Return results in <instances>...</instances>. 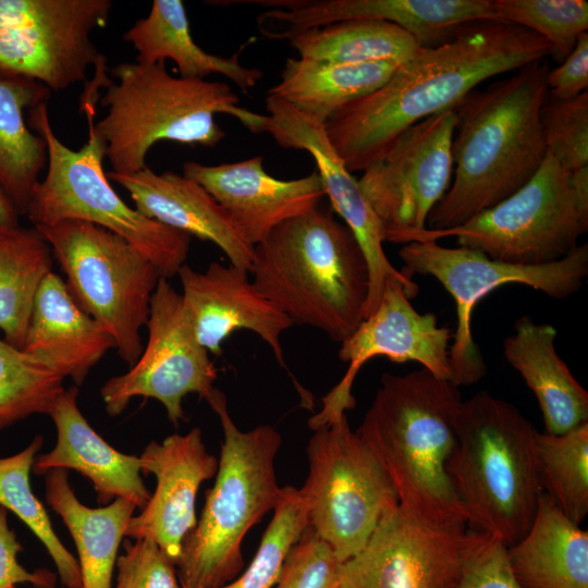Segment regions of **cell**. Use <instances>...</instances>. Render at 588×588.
Masks as SVG:
<instances>
[{
    "instance_id": "obj_1",
    "label": "cell",
    "mask_w": 588,
    "mask_h": 588,
    "mask_svg": "<svg viewBox=\"0 0 588 588\" xmlns=\"http://www.w3.org/2000/svg\"><path fill=\"white\" fill-rule=\"evenodd\" d=\"M551 53L546 39L518 25L469 23L420 48L383 85L335 112L324 123L327 137L351 173L364 171L405 131L455 109L480 83Z\"/></svg>"
},
{
    "instance_id": "obj_2",
    "label": "cell",
    "mask_w": 588,
    "mask_h": 588,
    "mask_svg": "<svg viewBox=\"0 0 588 588\" xmlns=\"http://www.w3.org/2000/svg\"><path fill=\"white\" fill-rule=\"evenodd\" d=\"M549 66L529 63L456 108L451 185L434 206L427 229L464 224L523 187L547 155L541 109Z\"/></svg>"
},
{
    "instance_id": "obj_3",
    "label": "cell",
    "mask_w": 588,
    "mask_h": 588,
    "mask_svg": "<svg viewBox=\"0 0 588 588\" xmlns=\"http://www.w3.org/2000/svg\"><path fill=\"white\" fill-rule=\"evenodd\" d=\"M462 401L458 387L425 368L383 373L355 431L388 474L399 505L437 525L468 524L445 469Z\"/></svg>"
},
{
    "instance_id": "obj_4",
    "label": "cell",
    "mask_w": 588,
    "mask_h": 588,
    "mask_svg": "<svg viewBox=\"0 0 588 588\" xmlns=\"http://www.w3.org/2000/svg\"><path fill=\"white\" fill-rule=\"evenodd\" d=\"M256 289L293 324L346 340L365 318L369 268L350 228L321 208L275 226L254 246Z\"/></svg>"
},
{
    "instance_id": "obj_5",
    "label": "cell",
    "mask_w": 588,
    "mask_h": 588,
    "mask_svg": "<svg viewBox=\"0 0 588 588\" xmlns=\"http://www.w3.org/2000/svg\"><path fill=\"white\" fill-rule=\"evenodd\" d=\"M446 474L468 524L502 540H520L540 493L536 429L511 403L480 392L463 400Z\"/></svg>"
},
{
    "instance_id": "obj_6",
    "label": "cell",
    "mask_w": 588,
    "mask_h": 588,
    "mask_svg": "<svg viewBox=\"0 0 588 588\" xmlns=\"http://www.w3.org/2000/svg\"><path fill=\"white\" fill-rule=\"evenodd\" d=\"M99 105L107 114L95 122L105 143L111 172L143 170L149 149L160 140L183 145L217 146L225 132L216 114L225 113L243 125L253 111L223 82L171 75L164 62H122L109 70Z\"/></svg>"
},
{
    "instance_id": "obj_7",
    "label": "cell",
    "mask_w": 588,
    "mask_h": 588,
    "mask_svg": "<svg viewBox=\"0 0 588 588\" xmlns=\"http://www.w3.org/2000/svg\"><path fill=\"white\" fill-rule=\"evenodd\" d=\"M105 76L96 72L81 99L88 138L78 150L56 135L47 102L28 112V125L47 144L48 170L32 192L26 217L34 226L81 220L105 228L134 245L159 270L162 278L177 275L187 259L192 236L169 228L130 207L109 183L103 170L105 143L95 128V105Z\"/></svg>"
},
{
    "instance_id": "obj_8",
    "label": "cell",
    "mask_w": 588,
    "mask_h": 588,
    "mask_svg": "<svg viewBox=\"0 0 588 588\" xmlns=\"http://www.w3.org/2000/svg\"><path fill=\"white\" fill-rule=\"evenodd\" d=\"M206 401L220 419L223 440L215 485L175 564L184 588H215L238 576L243 540L273 510L281 490L274 469L281 436L275 428L240 430L224 393L216 388Z\"/></svg>"
},
{
    "instance_id": "obj_9",
    "label": "cell",
    "mask_w": 588,
    "mask_h": 588,
    "mask_svg": "<svg viewBox=\"0 0 588 588\" xmlns=\"http://www.w3.org/2000/svg\"><path fill=\"white\" fill-rule=\"evenodd\" d=\"M66 275L79 307L114 340L119 356L132 367L144 345L150 301L161 274L122 236L81 220L34 226Z\"/></svg>"
},
{
    "instance_id": "obj_10",
    "label": "cell",
    "mask_w": 588,
    "mask_h": 588,
    "mask_svg": "<svg viewBox=\"0 0 588 588\" xmlns=\"http://www.w3.org/2000/svg\"><path fill=\"white\" fill-rule=\"evenodd\" d=\"M587 230L588 210L574 196L569 172L547 151L537 173L510 197L462 225L425 229L408 243L455 236L458 246L492 259L541 266L571 254Z\"/></svg>"
},
{
    "instance_id": "obj_11",
    "label": "cell",
    "mask_w": 588,
    "mask_h": 588,
    "mask_svg": "<svg viewBox=\"0 0 588 588\" xmlns=\"http://www.w3.org/2000/svg\"><path fill=\"white\" fill-rule=\"evenodd\" d=\"M314 431L307 445L308 475L299 491L308 526L343 563L365 547L399 499L376 455L351 429L346 414Z\"/></svg>"
},
{
    "instance_id": "obj_12",
    "label": "cell",
    "mask_w": 588,
    "mask_h": 588,
    "mask_svg": "<svg viewBox=\"0 0 588 588\" xmlns=\"http://www.w3.org/2000/svg\"><path fill=\"white\" fill-rule=\"evenodd\" d=\"M405 275L414 273L438 280L456 305V329L450 346L452 383L478 382L487 372L474 341L471 316L476 304L495 289L522 284L561 299L577 293L588 275V245H578L566 257L541 266L503 262L480 250L444 247L436 241L411 242L399 252Z\"/></svg>"
},
{
    "instance_id": "obj_13",
    "label": "cell",
    "mask_w": 588,
    "mask_h": 588,
    "mask_svg": "<svg viewBox=\"0 0 588 588\" xmlns=\"http://www.w3.org/2000/svg\"><path fill=\"white\" fill-rule=\"evenodd\" d=\"M110 0H0V76L61 91L85 82L106 57L91 33L110 19Z\"/></svg>"
},
{
    "instance_id": "obj_14",
    "label": "cell",
    "mask_w": 588,
    "mask_h": 588,
    "mask_svg": "<svg viewBox=\"0 0 588 588\" xmlns=\"http://www.w3.org/2000/svg\"><path fill=\"white\" fill-rule=\"evenodd\" d=\"M455 109L431 115L405 131L358 180L381 228L383 242L406 244L427 220L453 176Z\"/></svg>"
},
{
    "instance_id": "obj_15",
    "label": "cell",
    "mask_w": 588,
    "mask_h": 588,
    "mask_svg": "<svg viewBox=\"0 0 588 588\" xmlns=\"http://www.w3.org/2000/svg\"><path fill=\"white\" fill-rule=\"evenodd\" d=\"M490 535L444 526L400 505L388 511L365 547L340 565L341 588H457Z\"/></svg>"
},
{
    "instance_id": "obj_16",
    "label": "cell",
    "mask_w": 588,
    "mask_h": 588,
    "mask_svg": "<svg viewBox=\"0 0 588 588\" xmlns=\"http://www.w3.org/2000/svg\"><path fill=\"white\" fill-rule=\"evenodd\" d=\"M147 343L135 364L100 388L107 413L120 415L136 396L151 397L177 426L184 419L182 401L189 393L207 400L218 370L196 338L181 293L160 278L150 301Z\"/></svg>"
},
{
    "instance_id": "obj_17",
    "label": "cell",
    "mask_w": 588,
    "mask_h": 588,
    "mask_svg": "<svg viewBox=\"0 0 588 588\" xmlns=\"http://www.w3.org/2000/svg\"><path fill=\"white\" fill-rule=\"evenodd\" d=\"M413 294L396 279L385 282L380 302L338 352L348 368L341 381L322 397V407L308 420L313 430L330 425L356 402L352 387L359 369L371 358L384 356L402 364L416 362L433 376L452 381L450 346L453 331L438 324L432 313L420 314L412 305Z\"/></svg>"
},
{
    "instance_id": "obj_18",
    "label": "cell",
    "mask_w": 588,
    "mask_h": 588,
    "mask_svg": "<svg viewBox=\"0 0 588 588\" xmlns=\"http://www.w3.org/2000/svg\"><path fill=\"white\" fill-rule=\"evenodd\" d=\"M265 105L268 114L255 112L247 128L253 133H268L279 146L304 150L313 157L333 211L353 232L365 254L369 268L365 318L378 306L384 284L390 279L400 280L416 296L419 286L388 259L378 219L358 180L330 144L324 124L274 96L267 95Z\"/></svg>"
},
{
    "instance_id": "obj_19",
    "label": "cell",
    "mask_w": 588,
    "mask_h": 588,
    "mask_svg": "<svg viewBox=\"0 0 588 588\" xmlns=\"http://www.w3.org/2000/svg\"><path fill=\"white\" fill-rule=\"evenodd\" d=\"M138 457L142 473L155 475L157 487L140 513L131 517L125 537L152 540L176 564L184 538L197 524L198 489L216 476L219 460L207 451L197 427L151 441Z\"/></svg>"
},
{
    "instance_id": "obj_20",
    "label": "cell",
    "mask_w": 588,
    "mask_h": 588,
    "mask_svg": "<svg viewBox=\"0 0 588 588\" xmlns=\"http://www.w3.org/2000/svg\"><path fill=\"white\" fill-rule=\"evenodd\" d=\"M250 4L273 8L260 21L286 24L273 38L342 21L373 20L401 27L421 48L445 41L469 23L498 21L493 0H250Z\"/></svg>"
},
{
    "instance_id": "obj_21",
    "label": "cell",
    "mask_w": 588,
    "mask_h": 588,
    "mask_svg": "<svg viewBox=\"0 0 588 588\" xmlns=\"http://www.w3.org/2000/svg\"><path fill=\"white\" fill-rule=\"evenodd\" d=\"M182 298L199 343L220 355L222 343L237 330L256 333L285 367L281 334L293 323L265 297L243 268L218 261L205 271L183 265L177 272Z\"/></svg>"
},
{
    "instance_id": "obj_22",
    "label": "cell",
    "mask_w": 588,
    "mask_h": 588,
    "mask_svg": "<svg viewBox=\"0 0 588 588\" xmlns=\"http://www.w3.org/2000/svg\"><path fill=\"white\" fill-rule=\"evenodd\" d=\"M183 175L200 184L231 216L255 246L275 226L320 205V175L282 180L267 173L261 156L217 166L186 161Z\"/></svg>"
},
{
    "instance_id": "obj_23",
    "label": "cell",
    "mask_w": 588,
    "mask_h": 588,
    "mask_svg": "<svg viewBox=\"0 0 588 588\" xmlns=\"http://www.w3.org/2000/svg\"><path fill=\"white\" fill-rule=\"evenodd\" d=\"M107 176L130 194L140 213L213 243L231 265L249 272L254 246L229 212L200 184L172 171L158 174L148 167L128 174L109 171Z\"/></svg>"
},
{
    "instance_id": "obj_24",
    "label": "cell",
    "mask_w": 588,
    "mask_h": 588,
    "mask_svg": "<svg viewBox=\"0 0 588 588\" xmlns=\"http://www.w3.org/2000/svg\"><path fill=\"white\" fill-rule=\"evenodd\" d=\"M77 394V387H70L54 402L48 415L57 429L56 445L38 455L32 469L36 475L74 469L91 481L101 506L121 498L143 510L151 494L140 476L139 457L115 450L91 428L78 408Z\"/></svg>"
},
{
    "instance_id": "obj_25",
    "label": "cell",
    "mask_w": 588,
    "mask_h": 588,
    "mask_svg": "<svg viewBox=\"0 0 588 588\" xmlns=\"http://www.w3.org/2000/svg\"><path fill=\"white\" fill-rule=\"evenodd\" d=\"M113 347L112 336L79 307L63 279L48 273L35 296L22 351L81 385Z\"/></svg>"
},
{
    "instance_id": "obj_26",
    "label": "cell",
    "mask_w": 588,
    "mask_h": 588,
    "mask_svg": "<svg viewBox=\"0 0 588 588\" xmlns=\"http://www.w3.org/2000/svg\"><path fill=\"white\" fill-rule=\"evenodd\" d=\"M556 334L553 326L523 316L503 342L504 357L534 392L549 434L588 422V393L558 354Z\"/></svg>"
},
{
    "instance_id": "obj_27",
    "label": "cell",
    "mask_w": 588,
    "mask_h": 588,
    "mask_svg": "<svg viewBox=\"0 0 588 588\" xmlns=\"http://www.w3.org/2000/svg\"><path fill=\"white\" fill-rule=\"evenodd\" d=\"M523 588H588V532L542 491L528 531L507 547Z\"/></svg>"
},
{
    "instance_id": "obj_28",
    "label": "cell",
    "mask_w": 588,
    "mask_h": 588,
    "mask_svg": "<svg viewBox=\"0 0 588 588\" xmlns=\"http://www.w3.org/2000/svg\"><path fill=\"white\" fill-rule=\"evenodd\" d=\"M122 39L137 51L136 62L152 64L172 60L184 78L206 79L219 74L247 93L264 76L259 69L240 62L242 49L231 57H222L198 46L181 0H154L148 15L137 20Z\"/></svg>"
},
{
    "instance_id": "obj_29",
    "label": "cell",
    "mask_w": 588,
    "mask_h": 588,
    "mask_svg": "<svg viewBox=\"0 0 588 588\" xmlns=\"http://www.w3.org/2000/svg\"><path fill=\"white\" fill-rule=\"evenodd\" d=\"M45 476L46 502L61 516L77 548L82 588H111L119 546L136 506L118 498L90 509L76 498L66 469Z\"/></svg>"
},
{
    "instance_id": "obj_30",
    "label": "cell",
    "mask_w": 588,
    "mask_h": 588,
    "mask_svg": "<svg viewBox=\"0 0 588 588\" xmlns=\"http://www.w3.org/2000/svg\"><path fill=\"white\" fill-rule=\"evenodd\" d=\"M399 65L395 62L334 64L289 58L279 83L267 95L324 124L344 106L383 85Z\"/></svg>"
},
{
    "instance_id": "obj_31",
    "label": "cell",
    "mask_w": 588,
    "mask_h": 588,
    "mask_svg": "<svg viewBox=\"0 0 588 588\" xmlns=\"http://www.w3.org/2000/svg\"><path fill=\"white\" fill-rule=\"evenodd\" d=\"M50 91L33 79L0 76V187L22 216L47 164V144L24 112L47 102Z\"/></svg>"
},
{
    "instance_id": "obj_32",
    "label": "cell",
    "mask_w": 588,
    "mask_h": 588,
    "mask_svg": "<svg viewBox=\"0 0 588 588\" xmlns=\"http://www.w3.org/2000/svg\"><path fill=\"white\" fill-rule=\"evenodd\" d=\"M285 39L299 58L334 64H401L421 48L401 27L373 20L342 21L294 33Z\"/></svg>"
},
{
    "instance_id": "obj_33",
    "label": "cell",
    "mask_w": 588,
    "mask_h": 588,
    "mask_svg": "<svg viewBox=\"0 0 588 588\" xmlns=\"http://www.w3.org/2000/svg\"><path fill=\"white\" fill-rule=\"evenodd\" d=\"M52 265L51 248L35 228L0 232V330L16 348L24 346L35 296Z\"/></svg>"
},
{
    "instance_id": "obj_34",
    "label": "cell",
    "mask_w": 588,
    "mask_h": 588,
    "mask_svg": "<svg viewBox=\"0 0 588 588\" xmlns=\"http://www.w3.org/2000/svg\"><path fill=\"white\" fill-rule=\"evenodd\" d=\"M42 444V436L37 434L21 452L0 458V505L14 513L42 542L62 586L82 588L78 561L59 540L46 509L32 491L29 473Z\"/></svg>"
},
{
    "instance_id": "obj_35",
    "label": "cell",
    "mask_w": 588,
    "mask_h": 588,
    "mask_svg": "<svg viewBox=\"0 0 588 588\" xmlns=\"http://www.w3.org/2000/svg\"><path fill=\"white\" fill-rule=\"evenodd\" d=\"M542 489L579 525L588 513V422L562 434L536 433Z\"/></svg>"
},
{
    "instance_id": "obj_36",
    "label": "cell",
    "mask_w": 588,
    "mask_h": 588,
    "mask_svg": "<svg viewBox=\"0 0 588 588\" xmlns=\"http://www.w3.org/2000/svg\"><path fill=\"white\" fill-rule=\"evenodd\" d=\"M63 378L0 339V430L35 414H49Z\"/></svg>"
},
{
    "instance_id": "obj_37",
    "label": "cell",
    "mask_w": 588,
    "mask_h": 588,
    "mask_svg": "<svg viewBox=\"0 0 588 588\" xmlns=\"http://www.w3.org/2000/svg\"><path fill=\"white\" fill-rule=\"evenodd\" d=\"M272 518L247 568L232 581L215 588H273L291 548L308 527L307 511L299 489L280 490Z\"/></svg>"
},
{
    "instance_id": "obj_38",
    "label": "cell",
    "mask_w": 588,
    "mask_h": 588,
    "mask_svg": "<svg viewBox=\"0 0 588 588\" xmlns=\"http://www.w3.org/2000/svg\"><path fill=\"white\" fill-rule=\"evenodd\" d=\"M498 21L529 29L552 47L551 56L562 63L578 38L588 29L586 0H493Z\"/></svg>"
},
{
    "instance_id": "obj_39",
    "label": "cell",
    "mask_w": 588,
    "mask_h": 588,
    "mask_svg": "<svg viewBox=\"0 0 588 588\" xmlns=\"http://www.w3.org/2000/svg\"><path fill=\"white\" fill-rule=\"evenodd\" d=\"M541 122L548 151L567 172L588 167V91L568 100L548 97Z\"/></svg>"
},
{
    "instance_id": "obj_40",
    "label": "cell",
    "mask_w": 588,
    "mask_h": 588,
    "mask_svg": "<svg viewBox=\"0 0 588 588\" xmlns=\"http://www.w3.org/2000/svg\"><path fill=\"white\" fill-rule=\"evenodd\" d=\"M340 565L331 547L308 526L291 548L273 588H340Z\"/></svg>"
},
{
    "instance_id": "obj_41",
    "label": "cell",
    "mask_w": 588,
    "mask_h": 588,
    "mask_svg": "<svg viewBox=\"0 0 588 588\" xmlns=\"http://www.w3.org/2000/svg\"><path fill=\"white\" fill-rule=\"evenodd\" d=\"M125 552L117 559L115 588H181L175 564L149 539L124 543Z\"/></svg>"
},
{
    "instance_id": "obj_42",
    "label": "cell",
    "mask_w": 588,
    "mask_h": 588,
    "mask_svg": "<svg viewBox=\"0 0 588 588\" xmlns=\"http://www.w3.org/2000/svg\"><path fill=\"white\" fill-rule=\"evenodd\" d=\"M457 588H523L512 572L507 546L490 536L469 562Z\"/></svg>"
},
{
    "instance_id": "obj_43",
    "label": "cell",
    "mask_w": 588,
    "mask_h": 588,
    "mask_svg": "<svg viewBox=\"0 0 588 588\" xmlns=\"http://www.w3.org/2000/svg\"><path fill=\"white\" fill-rule=\"evenodd\" d=\"M21 551L22 546L8 523V511L0 505V588H15L19 584L54 588L56 574L45 568L27 571L17 560Z\"/></svg>"
},
{
    "instance_id": "obj_44",
    "label": "cell",
    "mask_w": 588,
    "mask_h": 588,
    "mask_svg": "<svg viewBox=\"0 0 588 588\" xmlns=\"http://www.w3.org/2000/svg\"><path fill=\"white\" fill-rule=\"evenodd\" d=\"M548 97L558 100L573 99L588 87V33L579 36L574 49L547 75Z\"/></svg>"
},
{
    "instance_id": "obj_45",
    "label": "cell",
    "mask_w": 588,
    "mask_h": 588,
    "mask_svg": "<svg viewBox=\"0 0 588 588\" xmlns=\"http://www.w3.org/2000/svg\"><path fill=\"white\" fill-rule=\"evenodd\" d=\"M20 213L0 187V232L20 226Z\"/></svg>"
},
{
    "instance_id": "obj_46",
    "label": "cell",
    "mask_w": 588,
    "mask_h": 588,
    "mask_svg": "<svg viewBox=\"0 0 588 588\" xmlns=\"http://www.w3.org/2000/svg\"><path fill=\"white\" fill-rule=\"evenodd\" d=\"M181 588H184V587H181Z\"/></svg>"
},
{
    "instance_id": "obj_47",
    "label": "cell",
    "mask_w": 588,
    "mask_h": 588,
    "mask_svg": "<svg viewBox=\"0 0 588 588\" xmlns=\"http://www.w3.org/2000/svg\"><path fill=\"white\" fill-rule=\"evenodd\" d=\"M340 588H341V586H340Z\"/></svg>"
}]
</instances>
